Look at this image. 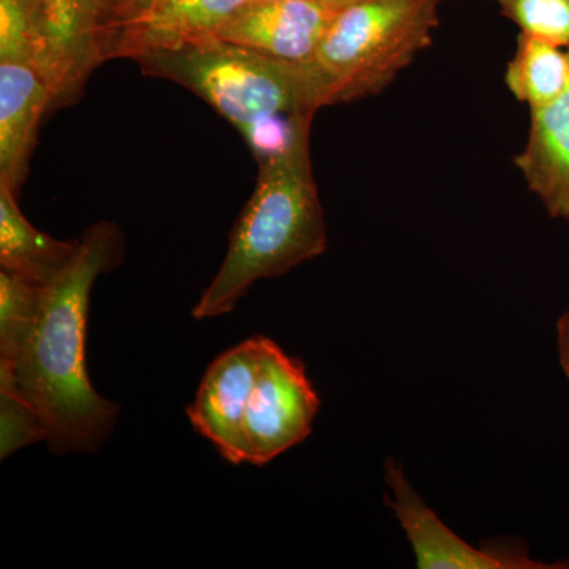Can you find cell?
Listing matches in <instances>:
<instances>
[{
  "instance_id": "cell-1",
  "label": "cell",
  "mask_w": 569,
  "mask_h": 569,
  "mask_svg": "<svg viewBox=\"0 0 569 569\" xmlns=\"http://www.w3.org/2000/svg\"><path fill=\"white\" fill-rule=\"evenodd\" d=\"M121 250L114 224L89 228L66 268L43 284L39 316L24 346L10 361H0V383L40 415L58 455L99 451L118 421L119 407L89 380L86 328L93 283L118 264Z\"/></svg>"
},
{
  "instance_id": "cell-2",
  "label": "cell",
  "mask_w": 569,
  "mask_h": 569,
  "mask_svg": "<svg viewBox=\"0 0 569 569\" xmlns=\"http://www.w3.org/2000/svg\"><path fill=\"white\" fill-rule=\"evenodd\" d=\"M146 74L178 82L223 116L250 146L258 164L310 138L313 116L326 107L312 62H291L211 39L134 59Z\"/></svg>"
},
{
  "instance_id": "cell-3",
  "label": "cell",
  "mask_w": 569,
  "mask_h": 569,
  "mask_svg": "<svg viewBox=\"0 0 569 569\" xmlns=\"http://www.w3.org/2000/svg\"><path fill=\"white\" fill-rule=\"evenodd\" d=\"M328 249L310 141L260 164L257 187L230 236L222 268L194 306L198 320L231 312L257 280L287 274Z\"/></svg>"
},
{
  "instance_id": "cell-4",
  "label": "cell",
  "mask_w": 569,
  "mask_h": 569,
  "mask_svg": "<svg viewBox=\"0 0 569 569\" xmlns=\"http://www.w3.org/2000/svg\"><path fill=\"white\" fill-rule=\"evenodd\" d=\"M447 0H355L313 56L326 107L377 96L432 44Z\"/></svg>"
},
{
  "instance_id": "cell-5",
  "label": "cell",
  "mask_w": 569,
  "mask_h": 569,
  "mask_svg": "<svg viewBox=\"0 0 569 569\" xmlns=\"http://www.w3.org/2000/svg\"><path fill=\"white\" fill-rule=\"evenodd\" d=\"M320 408L301 359L266 339L246 415L249 463L264 466L312 433Z\"/></svg>"
},
{
  "instance_id": "cell-6",
  "label": "cell",
  "mask_w": 569,
  "mask_h": 569,
  "mask_svg": "<svg viewBox=\"0 0 569 569\" xmlns=\"http://www.w3.org/2000/svg\"><path fill=\"white\" fill-rule=\"evenodd\" d=\"M389 507L395 511L413 548L421 569H541L557 568L533 560L518 541H490L477 549L445 526L417 490L411 488L402 466L387 460Z\"/></svg>"
},
{
  "instance_id": "cell-7",
  "label": "cell",
  "mask_w": 569,
  "mask_h": 569,
  "mask_svg": "<svg viewBox=\"0 0 569 569\" xmlns=\"http://www.w3.org/2000/svg\"><path fill=\"white\" fill-rule=\"evenodd\" d=\"M264 337L254 336L220 355L206 370L187 417L228 462L249 463L246 415L263 353Z\"/></svg>"
},
{
  "instance_id": "cell-8",
  "label": "cell",
  "mask_w": 569,
  "mask_h": 569,
  "mask_svg": "<svg viewBox=\"0 0 569 569\" xmlns=\"http://www.w3.org/2000/svg\"><path fill=\"white\" fill-rule=\"evenodd\" d=\"M321 0H252L216 39L291 62H310L331 22L346 7Z\"/></svg>"
},
{
  "instance_id": "cell-9",
  "label": "cell",
  "mask_w": 569,
  "mask_h": 569,
  "mask_svg": "<svg viewBox=\"0 0 569 569\" xmlns=\"http://www.w3.org/2000/svg\"><path fill=\"white\" fill-rule=\"evenodd\" d=\"M252 0H153L104 41V61L138 59L149 52L179 50L216 39L220 29Z\"/></svg>"
},
{
  "instance_id": "cell-10",
  "label": "cell",
  "mask_w": 569,
  "mask_h": 569,
  "mask_svg": "<svg viewBox=\"0 0 569 569\" xmlns=\"http://www.w3.org/2000/svg\"><path fill=\"white\" fill-rule=\"evenodd\" d=\"M48 50L54 104L70 103L91 71L104 61L97 0H32Z\"/></svg>"
},
{
  "instance_id": "cell-11",
  "label": "cell",
  "mask_w": 569,
  "mask_h": 569,
  "mask_svg": "<svg viewBox=\"0 0 569 569\" xmlns=\"http://www.w3.org/2000/svg\"><path fill=\"white\" fill-rule=\"evenodd\" d=\"M52 104L51 89L31 67L0 63V182L14 192L28 174L39 123Z\"/></svg>"
},
{
  "instance_id": "cell-12",
  "label": "cell",
  "mask_w": 569,
  "mask_h": 569,
  "mask_svg": "<svg viewBox=\"0 0 569 569\" xmlns=\"http://www.w3.org/2000/svg\"><path fill=\"white\" fill-rule=\"evenodd\" d=\"M530 114L529 138L516 167L549 216L569 220V88Z\"/></svg>"
},
{
  "instance_id": "cell-13",
  "label": "cell",
  "mask_w": 569,
  "mask_h": 569,
  "mask_svg": "<svg viewBox=\"0 0 569 569\" xmlns=\"http://www.w3.org/2000/svg\"><path fill=\"white\" fill-rule=\"evenodd\" d=\"M78 241L63 242L41 233L18 208L17 192L0 182V266L44 284L66 268Z\"/></svg>"
},
{
  "instance_id": "cell-14",
  "label": "cell",
  "mask_w": 569,
  "mask_h": 569,
  "mask_svg": "<svg viewBox=\"0 0 569 569\" xmlns=\"http://www.w3.org/2000/svg\"><path fill=\"white\" fill-rule=\"evenodd\" d=\"M505 82L530 110L552 103L569 88V48L520 33Z\"/></svg>"
},
{
  "instance_id": "cell-15",
  "label": "cell",
  "mask_w": 569,
  "mask_h": 569,
  "mask_svg": "<svg viewBox=\"0 0 569 569\" xmlns=\"http://www.w3.org/2000/svg\"><path fill=\"white\" fill-rule=\"evenodd\" d=\"M31 67L47 82L48 50L32 0H0V63Z\"/></svg>"
},
{
  "instance_id": "cell-16",
  "label": "cell",
  "mask_w": 569,
  "mask_h": 569,
  "mask_svg": "<svg viewBox=\"0 0 569 569\" xmlns=\"http://www.w3.org/2000/svg\"><path fill=\"white\" fill-rule=\"evenodd\" d=\"M43 284L28 277L0 271V361H10L31 335L39 316Z\"/></svg>"
},
{
  "instance_id": "cell-17",
  "label": "cell",
  "mask_w": 569,
  "mask_h": 569,
  "mask_svg": "<svg viewBox=\"0 0 569 569\" xmlns=\"http://www.w3.org/2000/svg\"><path fill=\"white\" fill-rule=\"evenodd\" d=\"M523 36L569 48V0H497Z\"/></svg>"
},
{
  "instance_id": "cell-18",
  "label": "cell",
  "mask_w": 569,
  "mask_h": 569,
  "mask_svg": "<svg viewBox=\"0 0 569 569\" xmlns=\"http://www.w3.org/2000/svg\"><path fill=\"white\" fill-rule=\"evenodd\" d=\"M47 440V427L40 415L13 389L0 383V459Z\"/></svg>"
},
{
  "instance_id": "cell-19",
  "label": "cell",
  "mask_w": 569,
  "mask_h": 569,
  "mask_svg": "<svg viewBox=\"0 0 569 569\" xmlns=\"http://www.w3.org/2000/svg\"><path fill=\"white\" fill-rule=\"evenodd\" d=\"M153 0H97L100 21H102V48L108 36L123 22L133 20L142 13ZM104 58V56H103Z\"/></svg>"
},
{
  "instance_id": "cell-20",
  "label": "cell",
  "mask_w": 569,
  "mask_h": 569,
  "mask_svg": "<svg viewBox=\"0 0 569 569\" xmlns=\"http://www.w3.org/2000/svg\"><path fill=\"white\" fill-rule=\"evenodd\" d=\"M557 340H559V356L561 369L569 381V309L557 325Z\"/></svg>"
},
{
  "instance_id": "cell-21",
  "label": "cell",
  "mask_w": 569,
  "mask_h": 569,
  "mask_svg": "<svg viewBox=\"0 0 569 569\" xmlns=\"http://www.w3.org/2000/svg\"><path fill=\"white\" fill-rule=\"evenodd\" d=\"M321 2H342V3H350V2H355V0H321Z\"/></svg>"
}]
</instances>
